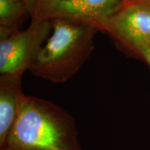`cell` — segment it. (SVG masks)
<instances>
[{"instance_id":"10","label":"cell","mask_w":150,"mask_h":150,"mask_svg":"<svg viewBox=\"0 0 150 150\" xmlns=\"http://www.w3.org/2000/svg\"><path fill=\"white\" fill-rule=\"evenodd\" d=\"M59 1V0H38V4H37L36 11H35V14L33 18H34V17L36 16L38 13L40 9L42 8L43 7H45V6L50 4L51 3H53L54 1Z\"/></svg>"},{"instance_id":"6","label":"cell","mask_w":150,"mask_h":150,"mask_svg":"<svg viewBox=\"0 0 150 150\" xmlns=\"http://www.w3.org/2000/svg\"><path fill=\"white\" fill-rule=\"evenodd\" d=\"M23 74L0 75V146L16 122L26 95L22 88Z\"/></svg>"},{"instance_id":"8","label":"cell","mask_w":150,"mask_h":150,"mask_svg":"<svg viewBox=\"0 0 150 150\" xmlns=\"http://www.w3.org/2000/svg\"><path fill=\"white\" fill-rule=\"evenodd\" d=\"M137 55L139 56L142 59L145 60L150 66V42L140 47Z\"/></svg>"},{"instance_id":"11","label":"cell","mask_w":150,"mask_h":150,"mask_svg":"<svg viewBox=\"0 0 150 150\" xmlns=\"http://www.w3.org/2000/svg\"><path fill=\"white\" fill-rule=\"evenodd\" d=\"M143 1H146V2H147V3H148V4H150V0H143Z\"/></svg>"},{"instance_id":"2","label":"cell","mask_w":150,"mask_h":150,"mask_svg":"<svg viewBox=\"0 0 150 150\" xmlns=\"http://www.w3.org/2000/svg\"><path fill=\"white\" fill-rule=\"evenodd\" d=\"M50 20L51 35L29 70L37 77L63 83L73 77L91 55L99 31L94 24L73 19Z\"/></svg>"},{"instance_id":"1","label":"cell","mask_w":150,"mask_h":150,"mask_svg":"<svg viewBox=\"0 0 150 150\" xmlns=\"http://www.w3.org/2000/svg\"><path fill=\"white\" fill-rule=\"evenodd\" d=\"M74 118L50 100L26 95L0 150H83Z\"/></svg>"},{"instance_id":"7","label":"cell","mask_w":150,"mask_h":150,"mask_svg":"<svg viewBox=\"0 0 150 150\" xmlns=\"http://www.w3.org/2000/svg\"><path fill=\"white\" fill-rule=\"evenodd\" d=\"M27 16L30 13L22 0H0V40L18 31Z\"/></svg>"},{"instance_id":"4","label":"cell","mask_w":150,"mask_h":150,"mask_svg":"<svg viewBox=\"0 0 150 150\" xmlns=\"http://www.w3.org/2000/svg\"><path fill=\"white\" fill-rule=\"evenodd\" d=\"M97 28L137 55L140 47L150 42V4L143 0H125L121 8Z\"/></svg>"},{"instance_id":"3","label":"cell","mask_w":150,"mask_h":150,"mask_svg":"<svg viewBox=\"0 0 150 150\" xmlns=\"http://www.w3.org/2000/svg\"><path fill=\"white\" fill-rule=\"evenodd\" d=\"M52 30L50 19L33 18L27 29L0 40L1 74H24L29 70Z\"/></svg>"},{"instance_id":"5","label":"cell","mask_w":150,"mask_h":150,"mask_svg":"<svg viewBox=\"0 0 150 150\" xmlns=\"http://www.w3.org/2000/svg\"><path fill=\"white\" fill-rule=\"evenodd\" d=\"M124 2L125 0H59L41 8L34 18H70L97 27L100 22L117 12Z\"/></svg>"},{"instance_id":"9","label":"cell","mask_w":150,"mask_h":150,"mask_svg":"<svg viewBox=\"0 0 150 150\" xmlns=\"http://www.w3.org/2000/svg\"><path fill=\"white\" fill-rule=\"evenodd\" d=\"M22 1H24V4L27 6L31 18H33L35 14L38 0H22Z\"/></svg>"}]
</instances>
